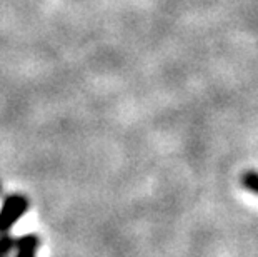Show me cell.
<instances>
[{
	"label": "cell",
	"mask_w": 258,
	"mask_h": 257,
	"mask_svg": "<svg viewBox=\"0 0 258 257\" xmlns=\"http://www.w3.org/2000/svg\"><path fill=\"white\" fill-rule=\"evenodd\" d=\"M29 209V200L20 194H12L4 200L0 209V234H9V231L17 224Z\"/></svg>",
	"instance_id": "6da1fadb"
},
{
	"label": "cell",
	"mask_w": 258,
	"mask_h": 257,
	"mask_svg": "<svg viewBox=\"0 0 258 257\" xmlns=\"http://www.w3.org/2000/svg\"><path fill=\"white\" fill-rule=\"evenodd\" d=\"M15 247H17L15 257H35L38 249V237L34 234H27L15 242Z\"/></svg>",
	"instance_id": "7a4b0ae2"
},
{
	"label": "cell",
	"mask_w": 258,
	"mask_h": 257,
	"mask_svg": "<svg viewBox=\"0 0 258 257\" xmlns=\"http://www.w3.org/2000/svg\"><path fill=\"white\" fill-rule=\"evenodd\" d=\"M241 184L246 190H250L251 194L258 195V172L255 171H248L241 176Z\"/></svg>",
	"instance_id": "3957f363"
},
{
	"label": "cell",
	"mask_w": 258,
	"mask_h": 257,
	"mask_svg": "<svg viewBox=\"0 0 258 257\" xmlns=\"http://www.w3.org/2000/svg\"><path fill=\"white\" fill-rule=\"evenodd\" d=\"M15 247V240L9 234H0V257H7Z\"/></svg>",
	"instance_id": "277c9868"
}]
</instances>
